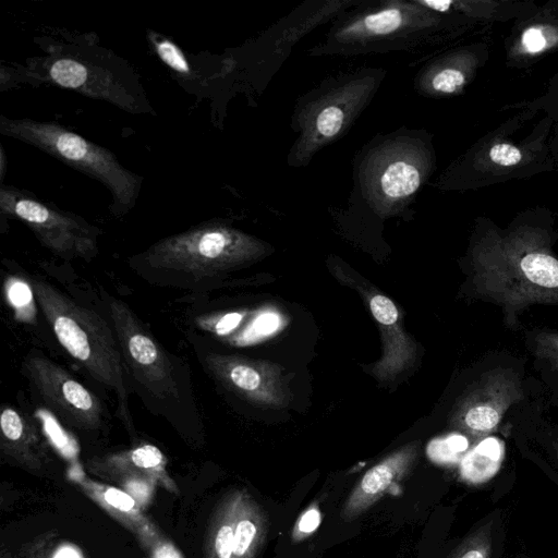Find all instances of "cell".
<instances>
[{
    "label": "cell",
    "instance_id": "4dcf8cb0",
    "mask_svg": "<svg viewBox=\"0 0 558 558\" xmlns=\"http://www.w3.org/2000/svg\"><path fill=\"white\" fill-rule=\"evenodd\" d=\"M524 47L531 52L541 51L546 44L545 37L538 28H527L522 36Z\"/></svg>",
    "mask_w": 558,
    "mask_h": 558
},
{
    "label": "cell",
    "instance_id": "3957f363",
    "mask_svg": "<svg viewBox=\"0 0 558 558\" xmlns=\"http://www.w3.org/2000/svg\"><path fill=\"white\" fill-rule=\"evenodd\" d=\"M29 284L60 345L93 380L114 393L119 417L126 429L133 432L129 408L130 381L111 323L46 280L32 278Z\"/></svg>",
    "mask_w": 558,
    "mask_h": 558
},
{
    "label": "cell",
    "instance_id": "9c48e42d",
    "mask_svg": "<svg viewBox=\"0 0 558 558\" xmlns=\"http://www.w3.org/2000/svg\"><path fill=\"white\" fill-rule=\"evenodd\" d=\"M2 135L29 144L66 166L104 184L110 192L112 214L130 211L140 195L143 178L122 166L116 155L57 122L28 118H0Z\"/></svg>",
    "mask_w": 558,
    "mask_h": 558
},
{
    "label": "cell",
    "instance_id": "2e32d148",
    "mask_svg": "<svg viewBox=\"0 0 558 558\" xmlns=\"http://www.w3.org/2000/svg\"><path fill=\"white\" fill-rule=\"evenodd\" d=\"M417 457V445L410 444L372 466L359 481L344 501L340 515L352 521L373 507L411 470Z\"/></svg>",
    "mask_w": 558,
    "mask_h": 558
},
{
    "label": "cell",
    "instance_id": "ac0fdd59",
    "mask_svg": "<svg viewBox=\"0 0 558 558\" xmlns=\"http://www.w3.org/2000/svg\"><path fill=\"white\" fill-rule=\"evenodd\" d=\"M267 515L244 489H239L232 558H254L267 535Z\"/></svg>",
    "mask_w": 558,
    "mask_h": 558
},
{
    "label": "cell",
    "instance_id": "7a4b0ae2",
    "mask_svg": "<svg viewBox=\"0 0 558 558\" xmlns=\"http://www.w3.org/2000/svg\"><path fill=\"white\" fill-rule=\"evenodd\" d=\"M45 56L26 61L20 77L32 84H51L105 100L129 113L155 114L140 77L130 63L87 40L86 35L70 41L44 45Z\"/></svg>",
    "mask_w": 558,
    "mask_h": 558
},
{
    "label": "cell",
    "instance_id": "9a60e30c",
    "mask_svg": "<svg viewBox=\"0 0 558 558\" xmlns=\"http://www.w3.org/2000/svg\"><path fill=\"white\" fill-rule=\"evenodd\" d=\"M69 477L92 501L133 533L145 550L162 536L138 502L120 487L97 482L81 470L72 469Z\"/></svg>",
    "mask_w": 558,
    "mask_h": 558
},
{
    "label": "cell",
    "instance_id": "5b68a950",
    "mask_svg": "<svg viewBox=\"0 0 558 558\" xmlns=\"http://www.w3.org/2000/svg\"><path fill=\"white\" fill-rule=\"evenodd\" d=\"M264 252L258 239L214 220L157 241L134 256L132 264L159 281L192 286L243 266Z\"/></svg>",
    "mask_w": 558,
    "mask_h": 558
},
{
    "label": "cell",
    "instance_id": "d6986e66",
    "mask_svg": "<svg viewBox=\"0 0 558 558\" xmlns=\"http://www.w3.org/2000/svg\"><path fill=\"white\" fill-rule=\"evenodd\" d=\"M239 489L230 492L216 508L205 541V558H232Z\"/></svg>",
    "mask_w": 558,
    "mask_h": 558
},
{
    "label": "cell",
    "instance_id": "1f68e13d",
    "mask_svg": "<svg viewBox=\"0 0 558 558\" xmlns=\"http://www.w3.org/2000/svg\"><path fill=\"white\" fill-rule=\"evenodd\" d=\"M279 317L276 314L267 313L256 319L254 329L258 335H269L279 327Z\"/></svg>",
    "mask_w": 558,
    "mask_h": 558
},
{
    "label": "cell",
    "instance_id": "d6a6232c",
    "mask_svg": "<svg viewBox=\"0 0 558 558\" xmlns=\"http://www.w3.org/2000/svg\"><path fill=\"white\" fill-rule=\"evenodd\" d=\"M4 158H5V155H4V151H3V148L1 147V180L3 179L4 177V168H5V163H4Z\"/></svg>",
    "mask_w": 558,
    "mask_h": 558
},
{
    "label": "cell",
    "instance_id": "cb8c5ba5",
    "mask_svg": "<svg viewBox=\"0 0 558 558\" xmlns=\"http://www.w3.org/2000/svg\"><path fill=\"white\" fill-rule=\"evenodd\" d=\"M468 448V440L461 435H450L436 439L428 446L429 457L441 463H452L459 460Z\"/></svg>",
    "mask_w": 558,
    "mask_h": 558
},
{
    "label": "cell",
    "instance_id": "836d02e7",
    "mask_svg": "<svg viewBox=\"0 0 558 558\" xmlns=\"http://www.w3.org/2000/svg\"><path fill=\"white\" fill-rule=\"evenodd\" d=\"M556 447H557V452H558V439H557V445H556Z\"/></svg>",
    "mask_w": 558,
    "mask_h": 558
},
{
    "label": "cell",
    "instance_id": "5bb4252c",
    "mask_svg": "<svg viewBox=\"0 0 558 558\" xmlns=\"http://www.w3.org/2000/svg\"><path fill=\"white\" fill-rule=\"evenodd\" d=\"M86 468L101 480L117 483L123 478H146L171 494H179V487L168 472L166 457L151 444L93 457L86 461Z\"/></svg>",
    "mask_w": 558,
    "mask_h": 558
},
{
    "label": "cell",
    "instance_id": "d4e9b609",
    "mask_svg": "<svg viewBox=\"0 0 558 558\" xmlns=\"http://www.w3.org/2000/svg\"><path fill=\"white\" fill-rule=\"evenodd\" d=\"M531 348L535 356L558 372V332L538 331L532 337Z\"/></svg>",
    "mask_w": 558,
    "mask_h": 558
},
{
    "label": "cell",
    "instance_id": "83f0119b",
    "mask_svg": "<svg viewBox=\"0 0 558 558\" xmlns=\"http://www.w3.org/2000/svg\"><path fill=\"white\" fill-rule=\"evenodd\" d=\"M371 311L375 319L381 325L396 323L399 312L393 302L385 295L376 294L369 301Z\"/></svg>",
    "mask_w": 558,
    "mask_h": 558
},
{
    "label": "cell",
    "instance_id": "8fae6325",
    "mask_svg": "<svg viewBox=\"0 0 558 558\" xmlns=\"http://www.w3.org/2000/svg\"><path fill=\"white\" fill-rule=\"evenodd\" d=\"M22 369L33 395L64 426L82 434L105 429L109 418L106 407L65 368L39 353H29Z\"/></svg>",
    "mask_w": 558,
    "mask_h": 558
},
{
    "label": "cell",
    "instance_id": "8992f818",
    "mask_svg": "<svg viewBox=\"0 0 558 558\" xmlns=\"http://www.w3.org/2000/svg\"><path fill=\"white\" fill-rule=\"evenodd\" d=\"M472 283L481 299L501 308L505 326L515 328L529 306L558 305V258L532 242H497L475 253Z\"/></svg>",
    "mask_w": 558,
    "mask_h": 558
},
{
    "label": "cell",
    "instance_id": "ba28073f",
    "mask_svg": "<svg viewBox=\"0 0 558 558\" xmlns=\"http://www.w3.org/2000/svg\"><path fill=\"white\" fill-rule=\"evenodd\" d=\"M437 12L418 0L362 1L341 12L310 56L411 51L430 35Z\"/></svg>",
    "mask_w": 558,
    "mask_h": 558
},
{
    "label": "cell",
    "instance_id": "484cf974",
    "mask_svg": "<svg viewBox=\"0 0 558 558\" xmlns=\"http://www.w3.org/2000/svg\"><path fill=\"white\" fill-rule=\"evenodd\" d=\"M145 509L150 504L158 485L146 478H123L116 483Z\"/></svg>",
    "mask_w": 558,
    "mask_h": 558
},
{
    "label": "cell",
    "instance_id": "f1b7e54d",
    "mask_svg": "<svg viewBox=\"0 0 558 558\" xmlns=\"http://www.w3.org/2000/svg\"><path fill=\"white\" fill-rule=\"evenodd\" d=\"M489 158L496 165L510 167L515 166L521 161L522 153L513 145L499 143L490 148Z\"/></svg>",
    "mask_w": 558,
    "mask_h": 558
},
{
    "label": "cell",
    "instance_id": "603a6c76",
    "mask_svg": "<svg viewBox=\"0 0 558 558\" xmlns=\"http://www.w3.org/2000/svg\"><path fill=\"white\" fill-rule=\"evenodd\" d=\"M492 551V524H485L457 548L450 558H489Z\"/></svg>",
    "mask_w": 558,
    "mask_h": 558
},
{
    "label": "cell",
    "instance_id": "4316f807",
    "mask_svg": "<svg viewBox=\"0 0 558 558\" xmlns=\"http://www.w3.org/2000/svg\"><path fill=\"white\" fill-rule=\"evenodd\" d=\"M320 519L322 515L317 506H312L303 511L292 530L293 541L300 542L313 534L319 526Z\"/></svg>",
    "mask_w": 558,
    "mask_h": 558
},
{
    "label": "cell",
    "instance_id": "7c38bea8",
    "mask_svg": "<svg viewBox=\"0 0 558 558\" xmlns=\"http://www.w3.org/2000/svg\"><path fill=\"white\" fill-rule=\"evenodd\" d=\"M523 399L522 381L511 368H495L464 396L454 413L456 424L475 438L494 432L506 411Z\"/></svg>",
    "mask_w": 558,
    "mask_h": 558
},
{
    "label": "cell",
    "instance_id": "52a82bcc",
    "mask_svg": "<svg viewBox=\"0 0 558 558\" xmlns=\"http://www.w3.org/2000/svg\"><path fill=\"white\" fill-rule=\"evenodd\" d=\"M386 75L383 68H360L326 77L300 96L290 121L298 136L290 147L288 165L303 168L318 151L344 136Z\"/></svg>",
    "mask_w": 558,
    "mask_h": 558
},
{
    "label": "cell",
    "instance_id": "44dd1931",
    "mask_svg": "<svg viewBox=\"0 0 558 558\" xmlns=\"http://www.w3.org/2000/svg\"><path fill=\"white\" fill-rule=\"evenodd\" d=\"M147 37L158 58L178 78L192 81L195 77L196 71L193 70L191 61L172 40L153 31H148Z\"/></svg>",
    "mask_w": 558,
    "mask_h": 558
},
{
    "label": "cell",
    "instance_id": "6da1fadb",
    "mask_svg": "<svg viewBox=\"0 0 558 558\" xmlns=\"http://www.w3.org/2000/svg\"><path fill=\"white\" fill-rule=\"evenodd\" d=\"M104 295L130 386L147 409L173 424L199 418L191 373L183 361L159 343L125 302Z\"/></svg>",
    "mask_w": 558,
    "mask_h": 558
},
{
    "label": "cell",
    "instance_id": "f546056e",
    "mask_svg": "<svg viewBox=\"0 0 558 558\" xmlns=\"http://www.w3.org/2000/svg\"><path fill=\"white\" fill-rule=\"evenodd\" d=\"M149 558H184L172 542L163 535L148 549Z\"/></svg>",
    "mask_w": 558,
    "mask_h": 558
},
{
    "label": "cell",
    "instance_id": "ffe728a7",
    "mask_svg": "<svg viewBox=\"0 0 558 558\" xmlns=\"http://www.w3.org/2000/svg\"><path fill=\"white\" fill-rule=\"evenodd\" d=\"M502 445L494 439H485L462 460L460 472L464 481L478 484L493 477L502 461Z\"/></svg>",
    "mask_w": 558,
    "mask_h": 558
},
{
    "label": "cell",
    "instance_id": "7402d4cb",
    "mask_svg": "<svg viewBox=\"0 0 558 558\" xmlns=\"http://www.w3.org/2000/svg\"><path fill=\"white\" fill-rule=\"evenodd\" d=\"M27 558H84V555L75 544L47 535L28 548Z\"/></svg>",
    "mask_w": 558,
    "mask_h": 558
},
{
    "label": "cell",
    "instance_id": "30bf717a",
    "mask_svg": "<svg viewBox=\"0 0 558 558\" xmlns=\"http://www.w3.org/2000/svg\"><path fill=\"white\" fill-rule=\"evenodd\" d=\"M2 217L22 221L52 254L90 262L98 255L101 231L71 211L37 198L27 191L1 184Z\"/></svg>",
    "mask_w": 558,
    "mask_h": 558
},
{
    "label": "cell",
    "instance_id": "277c9868",
    "mask_svg": "<svg viewBox=\"0 0 558 558\" xmlns=\"http://www.w3.org/2000/svg\"><path fill=\"white\" fill-rule=\"evenodd\" d=\"M429 168L421 131L377 134L354 157L350 205H362L379 218L401 215L416 199Z\"/></svg>",
    "mask_w": 558,
    "mask_h": 558
},
{
    "label": "cell",
    "instance_id": "4fadbf2b",
    "mask_svg": "<svg viewBox=\"0 0 558 558\" xmlns=\"http://www.w3.org/2000/svg\"><path fill=\"white\" fill-rule=\"evenodd\" d=\"M201 361L210 377L236 397L266 405L287 401L280 372L269 363L213 351L202 353Z\"/></svg>",
    "mask_w": 558,
    "mask_h": 558
},
{
    "label": "cell",
    "instance_id": "e0dca14e",
    "mask_svg": "<svg viewBox=\"0 0 558 558\" xmlns=\"http://www.w3.org/2000/svg\"><path fill=\"white\" fill-rule=\"evenodd\" d=\"M0 448L4 456L33 472L50 462L48 444L35 420L26 412L5 405L0 413Z\"/></svg>",
    "mask_w": 558,
    "mask_h": 558
}]
</instances>
